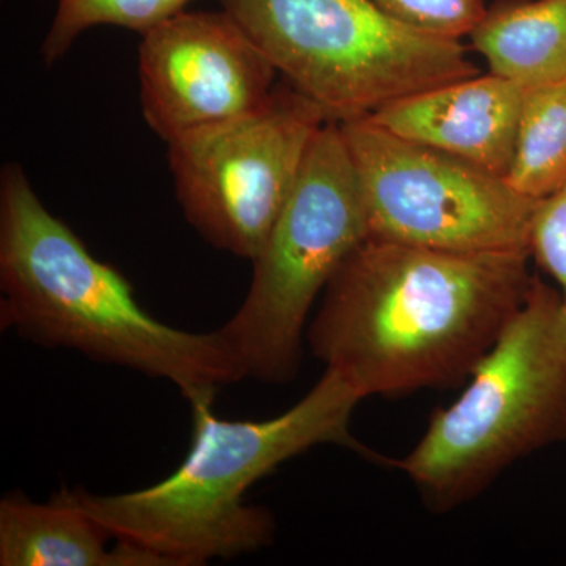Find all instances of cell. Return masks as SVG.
<instances>
[{
  "mask_svg": "<svg viewBox=\"0 0 566 566\" xmlns=\"http://www.w3.org/2000/svg\"><path fill=\"white\" fill-rule=\"evenodd\" d=\"M192 0H57V13L44 36L41 55L46 65L61 61L74 41L96 25L139 32L185 11Z\"/></svg>",
  "mask_w": 566,
  "mask_h": 566,
  "instance_id": "14",
  "label": "cell"
},
{
  "mask_svg": "<svg viewBox=\"0 0 566 566\" xmlns=\"http://www.w3.org/2000/svg\"><path fill=\"white\" fill-rule=\"evenodd\" d=\"M531 256L556 282L566 305V186L539 200L532 221Z\"/></svg>",
  "mask_w": 566,
  "mask_h": 566,
  "instance_id": "16",
  "label": "cell"
},
{
  "mask_svg": "<svg viewBox=\"0 0 566 566\" xmlns=\"http://www.w3.org/2000/svg\"><path fill=\"white\" fill-rule=\"evenodd\" d=\"M277 73L331 122L368 117L387 104L479 70L458 40L405 28L371 0H222Z\"/></svg>",
  "mask_w": 566,
  "mask_h": 566,
  "instance_id": "6",
  "label": "cell"
},
{
  "mask_svg": "<svg viewBox=\"0 0 566 566\" xmlns=\"http://www.w3.org/2000/svg\"><path fill=\"white\" fill-rule=\"evenodd\" d=\"M528 259L368 238L324 290L305 342L364 398L464 385L526 301Z\"/></svg>",
  "mask_w": 566,
  "mask_h": 566,
  "instance_id": "1",
  "label": "cell"
},
{
  "mask_svg": "<svg viewBox=\"0 0 566 566\" xmlns=\"http://www.w3.org/2000/svg\"><path fill=\"white\" fill-rule=\"evenodd\" d=\"M59 491L48 504L24 494L0 502L2 566H169L150 551L115 539Z\"/></svg>",
  "mask_w": 566,
  "mask_h": 566,
  "instance_id": "11",
  "label": "cell"
},
{
  "mask_svg": "<svg viewBox=\"0 0 566 566\" xmlns=\"http://www.w3.org/2000/svg\"><path fill=\"white\" fill-rule=\"evenodd\" d=\"M524 88L490 73L449 82L387 104L371 122L395 136L504 177L512 164Z\"/></svg>",
  "mask_w": 566,
  "mask_h": 566,
  "instance_id": "10",
  "label": "cell"
},
{
  "mask_svg": "<svg viewBox=\"0 0 566 566\" xmlns=\"http://www.w3.org/2000/svg\"><path fill=\"white\" fill-rule=\"evenodd\" d=\"M469 39L524 91L566 80V0H495Z\"/></svg>",
  "mask_w": 566,
  "mask_h": 566,
  "instance_id": "12",
  "label": "cell"
},
{
  "mask_svg": "<svg viewBox=\"0 0 566 566\" xmlns=\"http://www.w3.org/2000/svg\"><path fill=\"white\" fill-rule=\"evenodd\" d=\"M363 400L344 376L326 368L296 405L271 419L227 420L214 415L212 401H196L188 455L161 482L122 494L82 488L61 493L112 538L150 551L169 566L255 553L273 543L275 521L270 510L245 504V494L279 465L324 444L389 464L354 438V409Z\"/></svg>",
  "mask_w": 566,
  "mask_h": 566,
  "instance_id": "2",
  "label": "cell"
},
{
  "mask_svg": "<svg viewBox=\"0 0 566 566\" xmlns=\"http://www.w3.org/2000/svg\"><path fill=\"white\" fill-rule=\"evenodd\" d=\"M356 167L370 238L460 253H531L538 200L504 177L395 136L368 117L338 123Z\"/></svg>",
  "mask_w": 566,
  "mask_h": 566,
  "instance_id": "7",
  "label": "cell"
},
{
  "mask_svg": "<svg viewBox=\"0 0 566 566\" xmlns=\"http://www.w3.org/2000/svg\"><path fill=\"white\" fill-rule=\"evenodd\" d=\"M368 238L356 167L340 125L327 122L252 262L243 304L218 331L244 378L289 385L300 375L308 315L342 264Z\"/></svg>",
  "mask_w": 566,
  "mask_h": 566,
  "instance_id": "5",
  "label": "cell"
},
{
  "mask_svg": "<svg viewBox=\"0 0 566 566\" xmlns=\"http://www.w3.org/2000/svg\"><path fill=\"white\" fill-rule=\"evenodd\" d=\"M142 114L167 144L260 109L275 88L270 59L227 13L175 14L142 35Z\"/></svg>",
  "mask_w": 566,
  "mask_h": 566,
  "instance_id": "9",
  "label": "cell"
},
{
  "mask_svg": "<svg viewBox=\"0 0 566 566\" xmlns=\"http://www.w3.org/2000/svg\"><path fill=\"white\" fill-rule=\"evenodd\" d=\"M327 122L318 104L285 82L260 109L169 142L188 222L216 249L253 262Z\"/></svg>",
  "mask_w": 566,
  "mask_h": 566,
  "instance_id": "8",
  "label": "cell"
},
{
  "mask_svg": "<svg viewBox=\"0 0 566 566\" xmlns=\"http://www.w3.org/2000/svg\"><path fill=\"white\" fill-rule=\"evenodd\" d=\"M505 181L538 202L565 188L566 80L524 91Z\"/></svg>",
  "mask_w": 566,
  "mask_h": 566,
  "instance_id": "13",
  "label": "cell"
},
{
  "mask_svg": "<svg viewBox=\"0 0 566 566\" xmlns=\"http://www.w3.org/2000/svg\"><path fill=\"white\" fill-rule=\"evenodd\" d=\"M566 442V305L534 277L531 292L463 392L438 408L415 449L389 460L433 513L485 493L510 465Z\"/></svg>",
  "mask_w": 566,
  "mask_h": 566,
  "instance_id": "4",
  "label": "cell"
},
{
  "mask_svg": "<svg viewBox=\"0 0 566 566\" xmlns=\"http://www.w3.org/2000/svg\"><path fill=\"white\" fill-rule=\"evenodd\" d=\"M382 13L405 28L458 40L471 35L485 18V0H371Z\"/></svg>",
  "mask_w": 566,
  "mask_h": 566,
  "instance_id": "15",
  "label": "cell"
},
{
  "mask_svg": "<svg viewBox=\"0 0 566 566\" xmlns=\"http://www.w3.org/2000/svg\"><path fill=\"white\" fill-rule=\"evenodd\" d=\"M0 289L3 329L166 379L189 405L244 379L218 331L188 333L148 314L128 279L44 207L18 164L0 177Z\"/></svg>",
  "mask_w": 566,
  "mask_h": 566,
  "instance_id": "3",
  "label": "cell"
}]
</instances>
